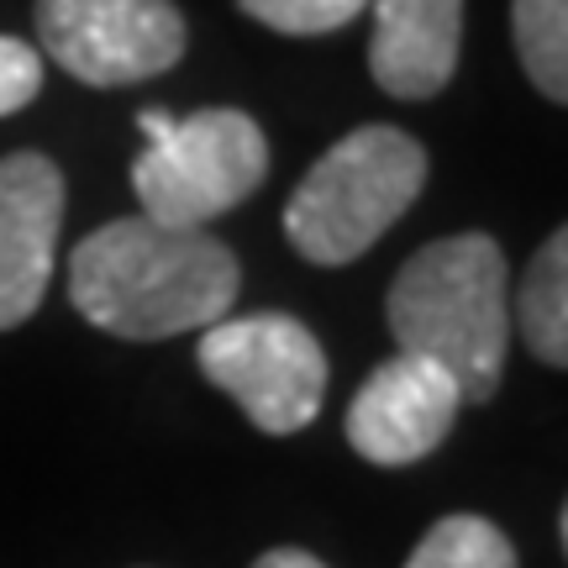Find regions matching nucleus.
I'll return each instance as SVG.
<instances>
[{"instance_id": "obj_1", "label": "nucleus", "mask_w": 568, "mask_h": 568, "mask_svg": "<svg viewBox=\"0 0 568 568\" xmlns=\"http://www.w3.org/2000/svg\"><path fill=\"white\" fill-rule=\"evenodd\" d=\"M237 253L211 232L122 216L69 258V301L90 326L126 343H163L216 326L237 301Z\"/></svg>"}, {"instance_id": "obj_2", "label": "nucleus", "mask_w": 568, "mask_h": 568, "mask_svg": "<svg viewBox=\"0 0 568 568\" xmlns=\"http://www.w3.org/2000/svg\"><path fill=\"white\" fill-rule=\"evenodd\" d=\"M389 332L400 353L453 374L468 406H485L506 379L510 305L506 253L485 232H458L422 247L389 284Z\"/></svg>"}, {"instance_id": "obj_3", "label": "nucleus", "mask_w": 568, "mask_h": 568, "mask_svg": "<svg viewBox=\"0 0 568 568\" xmlns=\"http://www.w3.org/2000/svg\"><path fill=\"white\" fill-rule=\"evenodd\" d=\"M426 184V148L400 126H358L311 163L284 205V237L301 258L343 268L364 258Z\"/></svg>"}, {"instance_id": "obj_4", "label": "nucleus", "mask_w": 568, "mask_h": 568, "mask_svg": "<svg viewBox=\"0 0 568 568\" xmlns=\"http://www.w3.org/2000/svg\"><path fill=\"white\" fill-rule=\"evenodd\" d=\"M138 126L148 148L132 163V190L142 216L159 226L205 232L216 216L237 211L268 174L264 126L247 111L211 105L195 116H169L148 105Z\"/></svg>"}, {"instance_id": "obj_5", "label": "nucleus", "mask_w": 568, "mask_h": 568, "mask_svg": "<svg viewBox=\"0 0 568 568\" xmlns=\"http://www.w3.org/2000/svg\"><path fill=\"white\" fill-rule=\"evenodd\" d=\"M195 364L268 437L305 432L326 400V353L316 332L280 311L222 316L216 326H205Z\"/></svg>"}, {"instance_id": "obj_6", "label": "nucleus", "mask_w": 568, "mask_h": 568, "mask_svg": "<svg viewBox=\"0 0 568 568\" xmlns=\"http://www.w3.org/2000/svg\"><path fill=\"white\" fill-rule=\"evenodd\" d=\"M38 38L63 74L95 90L159 80L184 59L174 0H38Z\"/></svg>"}, {"instance_id": "obj_7", "label": "nucleus", "mask_w": 568, "mask_h": 568, "mask_svg": "<svg viewBox=\"0 0 568 568\" xmlns=\"http://www.w3.org/2000/svg\"><path fill=\"white\" fill-rule=\"evenodd\" d=\"M464 410L453 374L432 358L395 353L368 374L347 406V443L358 458L379 468H406L432 458Z\"/></svg>"}, {"instance_id": "obj_8", "label": "nucleus", "mask_w": 568, "mask_h": 568, "mask_svg": "<svg viewBox=\"0 0 568 568\" xmlns=\"http://www.w3.org/2000/svg\"><path fill=\"white\" fill-rule=\"evenodd\" d=\"M63 226V174L42 153L0 159V332L42 305Z\"/></svg>"}, {"instance_id": "obj_9", "label": "nucleus", "mask_w": 568, "mask_h": 568, "mask_svg": "<svg viewBox=\"0 0 568 568\" xmlns=\"http://www.w3.org/2000/svg\"><path fill=\"white\" fill-rule=\"evenodd\" d=\"M368 74L395 101L443 95L464 48V0H368Z\"/></svg>"}, {"instance_id": "obj_10", "label": "nucleus", "mask_w": 568, "mask_h": 568, "mask_svg": "<svg viewBox=\"0 0 568 568\" xmlns=\"http://www.w3.org/2000/svg\"><path fill=\"white\" fill-rule=\"evenodd\" d=\"M521 337H527L531 358L548 368L568 364V232H552L537 247L527 280H521Z\"/></svg>"}, {"instance_id": "obj_11", "label": "nucleus", "mask_w": 568, "mask_h": 568, "mask_svg": "<svg viewBox=\"0 0 568 568\" xmlns=\"http://www.w3.org/2000/svg\"><path fill=\"white\" fill-rule=\"evenodd\" d=\"M516 27V53L527 80L552 105L568 101V0H516L510 6Z\"/></svg>"}, {"instance_id": "obj_12", "label": "nucleus", "mask_w": 568, "mask_h": 568, "mask_svg": "<svg viewBox=\"0 0 568 568\" xmlns=\"http://www.w3.org/2000/svg\"><path fill=\"white\" fill-rule=\"evenodd\" d=\"M406 568H516V548L485 516H443L416 542Z\"/></svg>"}, {"instance_id": "obj_13", "label": "nucleus", "mask_w": 568, "mask_h": 568, "mask_svg": "<svg viewBox=\"0 0 568 568\" xmlns=\"http://www.w3.org/2000/svg\"><path fill=\"white\" fill-rule=\"evenodd\" d=\"M237 6L284 38H322L368 11V0H237Z\"/></svg>"}, {"instance_id": "obj_14", "label": "nucleus", "mask_w": 568, "mask_h": 568, "mask_svg": "<svg viewBox=\"0 0 568 568\" xmlns=\"http://www.w3.org/2000/svg\"><path fill=\"white\" fill-rule=\"evenodd\" d=\"M42 90V53L21 38H0V116L32 105Z\"/></svg>"}, {"instance_id": "obj_15", "label": "nucleus", "mask_w": 568, "mask_h": 568, "mask_svg": "<svg viewBox=\"0 0 568 568\" xmlns=\"http://www.w3.org/2000/svg\"><path fill=\"white\" fill-rule=\"evenodd\" d=\"M253 568H326L322 558H311V552H301V548H274V552H264Z\"/></svg>"}]
</instances>
